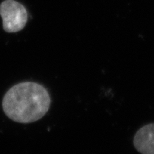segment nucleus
I'll return each instance as SVG.
<instances>
[{
  "instance_id": "1",
  "label": "nucleus",
  "mask_w": 154,
  "mask_h": 154,
  "mask_svg": "<svg viewBox=\"0 0 154 154\" xmlns=\"http://www.w3.org/2000/svg\"><path fill=\"white\" fill-rule=\"evenodd\" d=\"M51 98L47 90L35 82H22L12 86L4 96L2 108L12 121L22 124L41 119L49 111Z\"/></svg>"
},
{
  "instance_id": "2",
  "label": "nucleus",
  "mask_w": 154,
  "mask_h": 154,
  "mask_svg": "<svg viewBox=\"0 0 154 154\" xmlns=\"http://www.w3.org/2000/svg\"><path fill=\"white\" fill-rule=\"evenodd\" d=\"M0 15L2 18L4 30L8 33L22 30L28 20L26 9L14 0H5L0 5Z\"/></svg>"
},
{
  "instance_id": "3",
  "label": "nucleus",
  "mask_w": 154,
  "mask_h": 154,
  "mask_svg": "<svg viewBox=\"0 0 154 154\" xmlns=\"http://www.w3.org/2000/svg\"><path fill=\"white\" fill-rule=\"evenodd\" d=\"M135 149L141 154H154V123L142 126L134 138Z\"/></svg>"
}]
</instances>
